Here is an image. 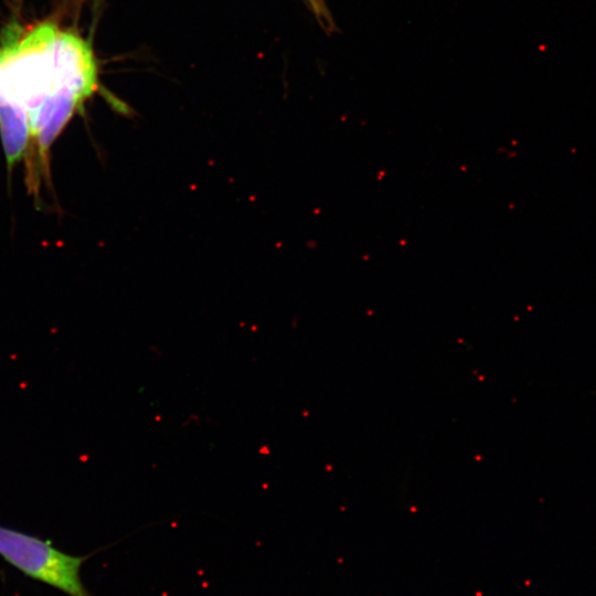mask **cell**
I'll return each instance as SVG.
<instances>
[{
    "mask_svg": "<svg viewBox=\"0 0 596 596\" xmlns=\"http://www.w3.org/2000/svg\"><path fill=\"white\" fill-rule=\"evenodd\" d=\"M311 9V11L318 17L319 22L322 26H326L327 30L334 28L332 18L324 4L323 0H306Z\"/></svg>",
    "mask_w": 596,
    "mask_h": 596,
    "instance_id": "obj_5",
    "label": "cell"
},
{
    "mask_svg": "<svg viewBox=\"0 0 596 596\" xmlns=\"http://www.w3.org/2000/svg\"><path fill=\"white\" fill-rule=\"evenodd\" d=\"M46 47L57 87L68 89L82 103L91 97L98 88V65L91 44L50 22Z\"/></svg>",
    "mask_w": 596,
    "mask_h": 596,
    "instance_id": "obj_2",
    "label": "cell"
},
{
    "mask_svg": "<svg viewBox=\"0 0 596 596\" xmlns=\"http://www.w3.org/2000/svg\"><path fill=\"white\" fill-rule=\"evenodd\" d=\"M30 136L29 116L24 107L0 92V137L9 170L24 157Z\"/></svg>",
    "mask_w": 596,
    "mask_h": 596,
    "instance_id": "obj_4",
    "label": "cell"
},
{
    "mask_svg": "<svg viewBox=\"0 0 596 596\" xmlns=\"http://www.w3.org/2000/svg\"><path fill=\"white\" fill-rule=\"evenodd\" d=\"M100 550L72 555L55 547L50 540L0 525V556L25 576L68 596H93L82 581L81 570Z\"/></svg>",
    "mask_w": 596,
    "mask_h": 596,
    "instance_id": "obj_1",
    "label": "cell"
},
{
    "mask_svg": "<svg viewBox=\"0 0 596 596\" xmlns=\"http://www.w3.org/2000/svg\"><path fill=\"white\" fill-rule=\"evenodd\" d=\"M83 103L68 89L47 95L29 115L31 137L36 139L38 155L44 164L51 145Z\"/></svg>",
    "mask_w": 596,
    "mask_h": 596,
    "instance_id": "obj_3",
    "label": "cell"
}]
</instances>
